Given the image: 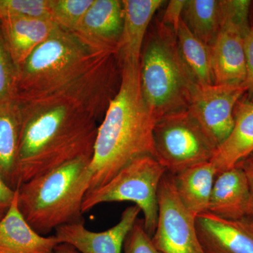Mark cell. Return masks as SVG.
<instances>
[{
    "mask_svg": "<svg viewBox=\"0 0 253 253\" xmlns=\"http://www.w3.org/2000/svg\"><path fill=\"white\" fill-rule=\"evenodd\" d=\"M107 52L95 51L73 32L57 26L18 66L15 96L23 101L56 90L84 74Z\"/></svg>",
    "mask_w": 253,
    "mask_h": 253,
    "instance_id": "obj_5",
    "label": "cell"
},
{
    "mask_svg": "<svg viewBox=\"0 0 253 253\" xmlns=\"http://www.w3.org/2000/svg\"><path fill=\"white\" fill-rule=\"evenodd\" d=\"M21 113L16 96L0 102V174L13 189H18L17 160Z\"/></svg>",
    "mask_w": 253,
    "mask_h": 253,
    "instance_id": "obj_19",
    "label": "cell"
},
{
    "mask_svg": "<svg viewBox=\"0 0 253 253\" xmlns=\"http://www.w3.org/2000/svg\"><path fill=\"white\" fill-rule=\"evenodd\" d=\"M118 52L106 53L86 73L56 90L18 100L21 131L18 188L81 157H91L98 129L119 89Z\"/></svg>",
    "mask_w": 253,
    "mask_h": 253,
    "instance_id": "obj_1",
    "label": "cell"
},
{
    "mask_svg": "<svg viewBox=\"0 0 253 253\" xmlns=\"http://www.w3.org/2000/svg\"><path fill=\"white\" fill-rule=\"evenodd\" d=\"M237 165L244 169L247 178L248 183H249L250 194H251V209L250 217L247 219L253 221V153Z\"/></svg>",
    "mask_w": 253,
    "mask_h": 253,
    "instance_id": "obj_29",
    "label": "cell"
},
{
    "mask_svg": "<svg viewBox=\"0 0 253 253\" xmlns=\"http://www.w3.org/2000/svg\"><path fill=\"white\" fill-rule=\"evenodd\" d=\"M221 17L218 0H186L181 15L191 33L211 47L220 29Z\"/></svg>",
    "mask_w": 253,
    "mask_h": 253,
    "instance_id": "obj_22",
    "label": "cell"
},
{
    "mask_svg": "<svg viewBox=\"0 0 253 253\" xmlns=\"http://www.w3.org/2000/svg\"><path fill=\"white\" fill-rule=\"evenodd\" d=\"M139 75L145 102L156 121L188 109L197 84L181 59L176 33L162 21L141 51Z\"/></svg>",
    "mask_w": 253,
    "mask_h": 253,
    "instance_id": "obj_4",
    "label": "cell"
},
{
    "mask_svg": "<svg viewBox=\"0 0 253 253\" xmlns=\"http://www.w3.org/2000/svg\"><path fill=\"white\" fill-rule=\"evenodd\" d=\"M59 245L56 236L41 235L28 224L18 208L16 189L0 219V253H56Z\"/></svg>",
    "mask_w": 253,
    "mask_h": 253,
    "instance_id": "obj_15",
    "label": "cell"
},
{
    "mask_svg": "<svg viewBox=\"0 0 253 253\" xmlns=\"http://www.w3.org/2000/svg\"><path fill=\"white\" fill-rule=\"evenodd\" d=\"M154 142L156 158L172 175L211 161L217 151L188 110L158 120Z\"/></svg>",
    "mask_w": 253,
    "mask_h": 253,
    "instance_id": "obj_7",
    "label": "cell"
},
{
    "mask_svg": "<svg viewBox=\"0 0 253 253\" xmlns=\"http://www.w3.org/2000/svg\"><path fill=\"white\" fill-rule=\"evenodd\" d=\"M91 157H81L26 181L18 188L23 217L44 236L61 226L83 222L84 196L89 189Z\"/></svg>",
    "mask_w": 253,
    "mask_h": 253,
    "instance_id": "obj_3",
    "label": "cell"
},
{
    "mask_svg": "<svg viewBox=\"0 0 253 253\" xmlns=\"http://www.w3.org/2000/svg\"><path fill=\"white\" fill-rule=\"evenodd\" d=\"M246 91L244 84H196L193 89L188 111L217 149L230 135L234 126V109Z\"/></svg>",
    "mask_w": 253,
    "mask_h": 253,
    "instance_id": "obj_10",
    "label": "cell"
},
{
    "mask_svg": "<svg viewBox=\"0 0 253 253\" xmlns=\"http://www.w3.org/2000/svg\"><path fill=\"white\" fill-rule=\"evenodd\" d=\"M94 0H51V18L59 27L76 31Z\"/></svg>",
    "mask_w": 253,
    "mask_h": 253,
    "instance_id": "obj_23",
    "label": "cell"
},
{
    "mask_svg": "<svg viewBox=\"0 0 253 253\" xmlns=\"http://www.w3.org/2000/svg\"><path fill=\"white\" fill-rule=\"evenodd\" d=\"M140 212L136 206L126 208L118 224L101 232L88 230L84 222H79L58 228L54 236L59 244L71 246L79 253H123L126 236Z\"/></svg>",
    "mask_w": 253,
    "mask_h": 253,
    "instance_id": "obj_11",
    "label": "cell"
},
{
    "mask_svg": "<svg viewBox=\"0 0 253 253\" xmlns=\"http://www.w3.org/2000/svg\"><path fill=\"white\" fill-rule=\"evenodd\" d=\"M251 209V194L244 169L236 165L218 173L208 212L224 219L239 221L250 217Z\"/></svg>",
    "mask_w": 253,
    "mask_h": 253,
    "instance_id": "obj_14",
    "label": "cell"
},
{
    "mask_svg": "<svg viewBox=\"0 0 253 253\" xmlns=\"http://www.w3.org/2000/svg\"><path fill=\"white\" fill-rule=\"evenodd\" d=\"M179 53L196 84H214L211 47L194 36L181 18L176 33Z\"/></svg>",
    "mask_w": 253,
    "mask_h": 253,
    "instance_id": "obj_21",
    "label": "cell"
},
{
    "mask_svg": "<svg viewBox=\"0 0 253 253\" xmlns=\"http://www.w3.org/2000/svg\"><path fill=\"white\" fill-rule=\"evenodd\" d=\"M244 220L246 221V223L249 224L250 227H251L253 230V221L250 220V219H247V218H246V219H244Z\"/></svg>",
    "mask_w": 253,
    "mask_h": 253,
    "instance_id": "obj_32",
    "label": "cell"
},
{
    "mask_svg": "<svg viewBox=\"0 0 253 253\" xmlns=\"http://www.w3.org/2000/svg\"><path fill=\"white\" fill-rule=\"evenodd\" d=\"M185 0H172L169 1L165 11L162 22L172 28L176 33L181 20L183 9L185 5Z\"/></svg>",
    "mask_w": 253,
    "mask_h": 253,
    "instance_id": "obj_28",
    "label": "cell"
},
{
    "mask_svg": "<svg viewBox=\"0 0 253 253\" xmlns=\"http://www.w3.org/2000/svg\"><path fill=\"white\" fill-rule=\"evenodd\" d=\"M250 1H221V27L211 46L216 85H242L246 79L244 38Z\"/></svg>",
    "mask_w": 253,
    "mask_h": 253,
    "instance_id": "obj_8",
    "label": "cell"
},
{
    "mask_svg": "<svg viewBox=\"0 0 253 253\" xmlns=\"http://www.w3.org/2000/svg\"><path fill=\"white\" fill-rule=\"evenodd\" d=\"M18 68L10 55L0 30V102L15 96Z\"/></svg>",
    "mask_w": 253,
    "mask_h": 253,
    "instance_id": "obj_25",
    "label": "cell"
},
{
    "mask_svg": "<svg viewBox=\"0 0 253 253\" xmlns=\"http://www.w3.org/2000/svg\"><path fill=\"white\" fill-rule=\"evenodd\" d=\"M48 18H0V30L13 61L17 68L57 27Z\"/></svg>",
    "mask_w": 253,
    "mask_h": 253,
    "instance_id": "obj_16",
    "label": "cell"
},
{
    "mask_svg": "<svg viewBox=\"0 0 253 253\" xmlns=\"http://www.w3.org/2000/svg\"><path fill=\"white\" fill-rule=\"evenodd\" d=\"M4 211H1V210H0V219H1V218L3 217V216L4 215Z\"/></svg>",
    "mask_w": 253,
    "mask_h": 253,
    "instance_id": "obj_33",
    "label": "cell"
},
{
    "mask_svg": "<svg viewBox=\"0 0 253 253\" xmlns=\"http://www.w3.org/2000/svg\"><path fill=\"white\" fill-rule=\"evenodd\" d=\"M56 253H79L71 246L66 244H60Z\"/></svg>",
    "mask_w": 253,
    "mask_h": 253,
    "instance_id": "obj_31",
    "label": "cell"
},
{
    "mask_svg": "<svg viewBox=\"0 0 253 253\" xmlns=\"http://www.w3.org/2000/svg\"><path fill=\"white\" fill-rule=\"evenodd\" d=\"M16 195V190L10 187L0 174V210L6 212Z\"/></svg>",
    "mask_w": 253,
    "mask_h": 253,
    "instance_id": "obj_30",
    "label": "cell"
},
{
    "mask_svg": "<svg viewBox=\"0 0 253 253\" xmlns=\"http://www.w3.org/2000/svg\"><path fill=\"white\" fill-rule=\"evenodd\" d=\"M205 253H253V230L244 219L230 220L209 212L196 218Z\"/></svg>",
    "mask_w": 253,
    "mask_h": 253,
    "instance_id": "obj_13",
    "label": "cell"
},
{
    "mask_svg": "<svg viewBox=\"0 0 253 253\" xmlns=\"http://www.w3.org/2000/svg\"><path fill=\"white\" fill-rule=\"evenodd\" d=\"M217 171L211 161L196 165L172 175L174 187L184 207L191 214L208 212Z\"/></svg>",
    "mask_w": 253,
    "mask_h": 253,
    "instance_id": "obj_20",
    "label": "cell"
},
{
    "mask_svg": "<svg viewBox=\"0 0 253 253\" xmlns=\"http://www.w3.org/2000/svg\"><path fill=\"white\" fill-rule=\"evenodd\" d=\"M166 168L152 156L132 160L104 185L87 191L82 210L86 212L104 203L131 202L144 214V227L152 237L157 225L158 192Z\"/></svg>",
    "mask_w": 253,
    "mask_h": 253,
    "instance_id": "obj_6",
    "label": "cell"
},
{
    "mask_svg": "<svg viewBox=\"0 0 253 253\" xmlns=\"http://www.w3.org/2000/svg\"><path fill=\"white\" fill-rule=\"evenodd\" d=\"M246 57V79L244 86L246 90L253 96V28H250L244 38Z\"/></svg>",
    "mask_w": 253,
    "mask_h": 253,
    "instance_id": "obj_27",
    "label": "cell"
},
{
    "mask_svg": "<svg viewBox=\"0 0 253 253\" xmlns=\"http://www.w3.org/2000/svg\"><path fill=\"white\" fill-rule=\"evenodd\" d=\"M51 0H0V18L29 17L51 19Z\"/></svg>",
    "mask_w": 253,
    "mask_h": 253,
    "instance_id": "obj_24",
    "label": "cell"
},
{
    "mask_svg": "<svg viewBox=\"0 0 253 253\" xmlns=\"http://www.w3.org/2000/svg\"><path fill=\"white\" fill-rule=\"evenodd\" d=\"M234 116V126L230 135L211 161L217 174L234 167L253 153V103L239 100Z\"/></svg>",
    "mask_w": 253,
    "mask_h": 253,
    "instance_id": "obj_18",
    "label": "cell"
},
{
    "mask_svg": "<svg viewBox=\"0 0 253 253\" xmlns=\"http://www.w3.org/2000/svg\"><path fill=\"white\" fill-rule=\"evenodd\" d=\"M164 2L162 0H123L124 22L118 53L121 64L140 63L148 28Z\"/></svg>",
    "mask_w": 253,
    "mask_h": 253,
    "instance_id": "obj_17",
    "label": "cell"
},
{
    "mask_svg": "<svg viewBox=\"0 0 253 253\" xmlns=\"http://www.w3.org/2000/svg\"><path fill=\"white\" fill-rule=\"evenodd\" d=\"M123 22V0H94L73 33L95 51L118 53Z\"/></svg>",
    "mask_w": 253,
    "mask_h": 253,
    "instance_id": "obj_12",
    "label": "cell"
},
{
    "mask_svg": "<svg viewBox=\"0 0 253 253\" xmlns=\"http://www.w3.org/2000/svg\"><path fill=\"white\" fill-rule=\"evenodd\" d=\"M157 225L153 243L161 253H205L200 243L196 216L176 194L172 176L166 172L158 192Z\"/></svg>",
    "mask_w": 253,
    "mask_h": 253,
    "instance_id": "obj_9",
    "label": "cell"
},
{
    "mask_svg": "<svg viewBox=\"0 0 253 253\" xmlns=\"http://www.w3.org/2000/svg\"><path fill=\"white\" fill-rule=\"evenodd\" d=\"M139 65L121 64L119 89L96 134L89 166L91 176L89 191L104 185L139 156L156 158L154 129L157 121L143 96Z\"/></svg>",
    "mask_w": 253,
    "mask_h": 253,
    "instance_id": "obj_2",
    "label": "cell"
},
{
    "mask_svg": "<svg viewBox=\"0 0 253 253\" xmlns=\"http://www.w3.org/2000/svg\"><path fill=\"white\" fill-rule=\"evenodd\" d=\"M123 253H161L144 227V219H137L126 236Z\"/></svg>",
    "mask_w": 253,
    "mask_h": 253,
    "instance_id": "obj_26",
    "label": "cell"
}]
</instances>
